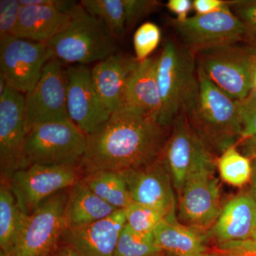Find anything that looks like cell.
<instances>
[{"label":"cell","instance_id":"cell-1","mask_svg":"<svg viewBox=\"0 0 256 256\" xmlns=\"http://www.w3.org/2000/svg\"><path fill=\"white\" fill-rule=\"evenodd\" d=\"M168 128L142 111L122 108L87 136L79 168L84 174L98 171L122 172L156 162L168 141Z\"/></svg>","mask_w":256,"mask_h":256},{"label":"cell","instance_id":"cell-2","mask_svg":"<svg viewBox=\"0 0 256 256\" xmlns=\"http://www.w3.org/2000/svg\"><path fill=\"white\" fill-rule=\"evenodd\" d=\"M198 85L184 108L188 124L212 152L220 154L242 140L238 100L229 97L197 65Z\"/></svg>","mask_w":256,"mask_h":256},{"label":"cell","instance_id":"cell-3","mask_svg":"<svg viewBox=\"0 0 256 256\" xmlns=\"http://www.w3.org/2000/svg\"><path fill=\"white\" fill-rule=\"evenodd\" d=\"M70 22L48 44L52 57L75 65L99 62L117 53L116 40L100 18L77 3L67 13Z\"/></svg>","mask_w":256,"mask_h":256},{"label":"cell","instance_id":"cell-4","mask_svg":"<svg viewBox=\"0 0 256 256\" xmlns=\"http://www.w3.org/2000/svg\"><path fill=\"white\" fill-rule=\"evenodd\" d=\"M156 80L162 104L158 121L163 127L168 128L184 110L196 92V54L182 44L165 42L158 56Z\"/></svg>","mask_w":256,"mask_h":256},{"label":"cell","instance_id":"cell-5","mask_svg":"<svg viewBox=\"0 0 256 256\" xmlns=\"http://www.w3.org/2000/svg\"><path fill=\"white\" fill-rule=\"evenodd\" d=\"M87 136L69 118L34 124L25 146L28 166L79 165L85 154Z\"/></svg>","mask_w":256,"mask_h":256},{"label":"cell","instance_id":"cell-6","mask_svg":"<svg viewBox=\"0 0 256 256\" xmlns=\"http://www.w3.org/2000/svg\"><path fill=\"white\" fill-rule=\"evenodd\" d=\"M161 160L180 196L185 183L202 172L214 170V156L193 130L184 110L172 124Z\"/></svg>","mask_w":256,"mask_h":256},{"label":"cell","instance_id":"cell-7","mask_svg":"<svg viewBox=\"0 0 256 256\" xmlns=\"http://www.w3.org/2000/svg\"><path fill=\"white\" fill-rule=\"evenodd\" d=\"M68 191L58 192L31 214H24L14 248L8 255L1 252L0 256H50L68 228L66 217Z\"/></svg>","mask_w":256,"mask_h":256},{"label":"cell","instance_id":"cell-8","mask_svg":"<svg viewBox=\"0 0 256 256\" xmlns=\"http://www.w3.org/2000/svg\"><path fill=\"white\" fill-rule=\"evenodd\" d=\"M82 173L79 165L32 164L14 173L8 184L20 210L30 215L50 197L78 182Z\"/></svg>","mask_w":256,"mask_h":256},{"label":"cell","instance_id":"cell-9","mask_svg":"<svg viewBox=\"0 0 256 256\" xmlns=\"http://www.w3.org/2000/svg\"><path fill=\"white\" fill-rule=\"evenodd\" d=\"M256 52L236 44L215 47L197 53V65L220 90L240 100L252 90L250 65Z\"/></svg>","mask_w":256,"mask_h":256},{"label":"cell","instance_id":"cell-10","mask_svg":"<svg viewBox=\"0 0 256 256\" xmlns=\"http://www.w3.org/2000/svg\"><path fill=\"white\" fill-rule=\"evenodd\" d=\"M28 132L24 94L8 85L0 96V173L9 182L18 170L28 168L25 146Z\"/></svg>","mask_w":256,"mask_h":256},{"label":"cell","instance_id":"cell-11","mask_svg":"<svg viewBox=\"0 0 256 256\" xmlns=\"http://www.w3.org/2000/svg\"><path fill=\"white\" fill-rule=\"evenodd\" d=\"M172 25L182 45L196 54L215 47L236 44L244 41L242 22L227 4L220 11L188 18L184 22L173 20Z\"/></svg>","mask_w":256,"mask_h":256},{"label":"cell","instance_id":"cell-12","mask_svg":"<svg viewBox=\"0 0 256 256\" xmlns=\"http://www.w3.org/2000/svg\"><path fill=\"white\" fill-rule=\"evenodd\" d=\"M53 58L47 44L10 36L0 40V76L23 94L30 92Z\"/></svg>","mask_w":256,"mask_h":256},{"label":"cell","instance_id":"cell-13","mask_svg":"<svg viewBox=\"0 0 256 256\" xmlns=\"http://www.w3.org/2000/svg\"><path fill=\"white\" fill-rule=\"evenodd\" d=\"M63 64L55 58L48 60L36 86L24 94L28 130L34 124L68 118Z\"/></svg>","mask_w":256,"mask_h":256},{"label":"cell","instance_id":"cell-14","mask_svg":"<svg viewBox=\"0 0 256 256\" xmlns=\"http://www.w3.org/2000/svg\"><path fill=\"white\" fill-rule=\"evenodd\" d=\"M66 105L69 118L86 136L95 132L111 114L96 90L92 70L86 65L65 69Z\"/></svg>","mask_w":256,"mask_h":256},{"label":"cell","instance_id":"cell-15","mask_svg":"<svg viewBox=\"0 0 256 256\" xmlns=\"http://www.w3.org/2000/svg\"><path fill=\"white\" fill-rule=\"evenodd\" d=\"M214 172H202L192 176L180 195V220L202 232L212 228L223 208L220 184Z\"/></svg>","mask_w":256,"mask_h":256},{"label":"cell","instance_id":"cell-16","mask_svg":"<svg viewBox=\"0 0 256 256\" xmlns=\"http://www.w3.org/2000/svg\"><path fill=\"white\" fill-rule=\"evenodd\" d=\"M121 173L132 202L160 210L170 223L178 222L174 186L161 158L148 166Z\"/></svg>","mask_w":256,"mask_h":256},{"label":"cell","instance_id":"cell-17","mask_svg":"<svg viewBox=\"0 0 256 256\" xmlns=\"http://www.w3.org/2000/svg\"><path fill=\"white\" fill-rule=\"evenodd\" d=\"M126 224V210H118L94 223L66 229L60 242L72 247L78 256H114Z\"/></svg>","mask_w":256,"mask_h":256},{"label":"cell","instance_id":"cell-18","mask_svg":"<svg viewBox=\"0 0 256 256\" xmlns=\"http://www.w3.org/2000/svg\"><path fill=\"white\" fill-rule=\"evenodd\" d=\"M256 223V202L240 194L224 205L218 220L206 233L216 245L252 239Z\"/></svg>","mask_w":256,"mask_h":256},{"label":"cell","instance_id":"cell-19","mask_svg":"<svg viewBox=\"0 0 256 256\" xmlns=\"http://www.w3.org/2000/svg\"><path fill=\"white\" fill-rule=\"evenodd\" d=\"M138 63L136 58L116 53L92 68L96 90L110 114L120 108L128 80Z\"/></svg>","mask_w":256,"mask_h":256},{"label":"cell","instance_id":"cell-20","mask_svg":"<svg viewBox=\"0 0 256 256\" xmlns=\"http://www.w3.org/2000/svg\"><path fill=\"white\" fill-rule=\"evenodd\" d=\"M158 63V56L138 62L128 80L120 108L142 111L158 120L162 104L156 80Z\"/></svg>","mask_w":256,"mask_h":256},{"label":"cell","instance_id":"cell-21","mask_svg":"<svg viewBox=\"0 0 256 256\" xmlns=\"http://www.w3.org/2000/svg\"><path fill=\"white\" fill-rule=\"evenodd\" d=\"M70 16L50 5H22L12 36L38 42H48L66 28Z\"/></svg>","mask_w":256,"mask_h":256},{"label":"cell","instance_id":"cell-22","mask_svg":"<svg viewBox=\"0 0 256 256\" xmlns=\"http://www.w3.org/2000/svg\"><path fill=\"white\" fill-rule=\"evenodd\" d=\"M153 236L160 250L173 256H197L207 252L206 234L178 222L163 220Z\"/></svg>","mask_w":256,"mask_h":256},{"label":"cell","instance_id":"cell-23","mask_svg":"<svg viewBox=\"0 0 256 256\" xmlns=\"http://www.w3.org/2000/svg\"><path fill=\"white\" fill-rule=\"evenodd\" d=\"M117 210L97 196L82 178L68 188L66 206L68 228L94 223L107 218Z\"/></svg>","mask_w":256,"mask_h":256},{"label":"cell","instance_id":"cell-24","mask_svg":"<svg viewBox=\"0 0 256 256\" xmlns=\"http://www.w3.org/2000/svg\"><path fill=\"white\" fill-rule=\"evenodd\" d=\"M82 180L97 196L116 210H126L132 202L121 172L98 171L84 175Z\"/></svg>","mask_w":256,"mask_h":256},{"label":"cell","instance_id":"cell-25","mask_svg":"<svg viewBox=\"0 0 256 256\" xmlns=\"http://www.w3.org/2000/svg\"><path fill=\"white\" fill-rule=\"evenodd\" d=\"M24 214L20 210L9 184H0V248L8 255L12 250L21 230Z\"/></svg>","mask_w":256,"mask_h":256},{"label":"cell","instance_id":"cell-26","mask_svg":"<svg viewBox=\"0 0 256 256\" xmlns=\"http://www.w3.org/2000/svg\"><path fill=\"white\" fill-rule=\"evenodd\" d=\"M236 146H229L216 160L220 178L232 186H244L252 176V160L242 154Z\"/></svg>","mask_w":256,"mask_h":256},{"label":"cell","instance_id":"cell-27","mask_svg":"<svg viewBox=\"0 0 256 256\" xmlns=\"http://www.w3.org/2000/svg\"><path fill=\"white\" fill-rule=\"evenodd\" d=\"M80 4L105 23L116 40L124 36L127 28L124 0H82Z\"/></svg>","mask_w":256,"mask_h":256},{"label":"cell","instance_id":"cell-28","mask_svg":"<svg viewBox=\"0 0 256 256\" xmlns=\"http://www.w3.org/2000/svg\"><path fill=\"white\" fill-rule=\"evenodd\" d=\"M162 252L156 246L153 233L138 234L126 224L120 234L114 256H154Z\"/></svg>","mask_w":256,"mask_h":256},{"label":"cell","instance_id":"cell-29","mask_svg":"<svg viewBox=\"0 0 256 256\" xmlns=\"http://www.w3.org/2000/svg\"><path fill=\"white\" fill-rule=\"evenodd\" d=\"M124 210L126 225L138 234H152L156 227L166 220L160 210L134 202Z\"/></svg>","mask_w":256,"mask_h":256},{"label":"cell","instance_id":"cell-30","mask_svg":"<svg viewBox=\"0 0 256 256\" xmlns=\"http://www.w3.org/2000/svg\"><path fill=\"white\" fill-rule=\"evenodd\" d=\"M161 38V30L156 24L146 22L140 25L133 37L136 60L142 62L150 58L158 48Z\"/></svg>","mask_w":256,"mask_h":256},{"label":"cell","instance_id":"cell-31","mask_svg":"<svg viewBox=\"0 0 256 256\" xmlns=\"http://www.w3.org/2000/svg\"><path fill=\"white\" fill-rule=\"evenodd\" d=\"M228 4L244 26V41L256 50V0H232Z\"/></svg>","mask_w":256,"mask_h":256},{"label":"cell","instance_id":"cell-32","mask_svg":"<svg viewBox=\"0 0 256 256\" xmlns=\"http://www.w3.org/2000/svg\"><path fill=\"white\" fill-rule=\"evenodd\" d=\"M22 5L20 0L0 1V40L12 36L18 23Z\"/></svg>","mask_w":256,"mask_h":256},{"label":"cell","instance_id":"cell-33","mask_svg":"<svg viewBox=\"0 0 256 256\" xmlns=\"http://www.w3.org/2000/svg\"><path fill=\"white\" fill-rule=\"evenodd\" d=\"M242 121V140L256 136V97L250 92L242 100H238Z\"/></svg>","mask_w":256,"mask_h":256},{"label":"cell","instance_id":"cell-34","mask_svg":"<svg viewBox=\"0 0 256 256\" xmlns=\"http://www.w3.org/2000/svg\"><path fill=\"white\" fill-rule=\"evenodd\" d=\"M127 28L158 9L159 2L153 0H124Z\"/></svg>","mask_w":256,"mask_h":256},{"label":"cell","instance_id":"cell-35","mask_svg":"<svg viewBox=\"0 0 256 256\" xmlns=\"http://www.w3.org/2000/svg\"><path fill=\"white\" fill-rule=\"evenodd\" d=\"M212 252L216 256H256V240L248 239L220 244Z\"/></svg>","mask_w":256,"mask_h":256},{"label":"cell","instance_id":"cell-36","mask_svg":"<svg viewBox=\"0 0 256 256\" xmlns=\"http://www.w3.org/2000/svg\"><path fill=\"white\" fill-rule=\"evenodd\" d=\"M168 10L176 15V21L184 22L188 20V13L193 9V1L191 0H170L166 3Z\"/></svg>","mask_w":256,"mask_h":256},{"label":"cell","instance_id":"cell-37","mask_svg":"<svg viewBox=\"0 0 256 256\" xmlns=\"http://www.w3.org/2000/svg\"><path fill=\"white\" fill-rule=\"evenodd\" d=\"M226 4L227 1L222 0H194L193 1V9L196 14H208L220 11Z\"/></svg>","mask_w":256,"mask_h":256},{"label":"cell","instance_id":"cell-38","mask_svg":"<svg viewBox=\"0 0 256 256\" xmlns=\"http://www.w3.org/2000/svg\"><path fill=\"white\" fill-rule=\"evenodd\" d=\"M240 146L244 156L252 159L256 158V136L242 140Z\"/></svg>","mask_w":256,"mask_h":256},{"label":"cell","instance_id":"cell-39","mask_svg":"<svg viewBox=\"0 0 256 256\" xmlns=\"http://www.w3.org/2000/svg\"><path fill=\"white\" fill-rule=\"evenodd\" d=\"M50 256H78L72 247L60 242Z\"/></svg>","mask_w":256,"mask_h":256},{"label":"cell","instance_id":"cell-40","mask_svg":"<svg viewBox=\"0 0 256 256\" xmlns=\"http://www.w3.org/2000/svg\"><path fill=\"white\" fill-rule=\"evenodd\" d=\"M252 176L250 178V194L252 198L256 202V158H252Z\"/></svg>","mask_w":256,"mask_h":256},{"label":"cell","instance_id":"cell-41","mask_svg":"<svg viewBox=\"0 0 256 256\" xmlns=\"http://www.w3.org/2000/svg\"><path fill=\"white\" fill-rule=\"evenodd\" d=\"M250 80L252 92H256V52L252 56L250 65Z\"/></svg>","mask_w":256,"mask_h":256},{"label":"cell","instance_id":"cell-42","mask_svg":"<svg viewBox=\"0 0 256 256\" xmlns=\"http://www.w3.org/2000/svg\"><path fill=\"white\" fill-rule=\"evenodd\" d=\"M197 256H216L214 254H213L212 252H204V254H200V255Z\"/></svg>","mask_w":256,"mask_h":256},{"label":"cell","instance_id":"cell-43","mask_svg":"<svg viewBox=\"0 0 256 256\" xmlns=\"http://www.w3.org/2000/svg\"><path fill=\"white\" fill-rule=\"evenodd\" d=\"M154 256H173L172 255H170L169 254H166V252H161V254H158V255Z\"/></svg>","mask_w":256,"mask_h":256},{"label":"cell","instance_id":"cell-44","mask_svg":"<svg viewBox=\"0 0 256 256\" xmlns=\"http://www.w3.org/2000/svg\"><path fill=\"white\" fill-rule=\"evenodd\" d=\"M252 240H256V223L255 226V229H254V234L252 236Z\"/></svg>","mask_w":256,"mask_h":256},{"label":"cell","instance_id":"cell-45","mask_svg":"<svg viewBox=\"0 0 256 256\" xmlns=\"http://www.w3.org/2000/svg\"><path fill=\"white\" fill-rule=\"evenodd\" d=\"M252 92V94H254V95L256 97V92H252H252Z\"/></svg>","mask_w":256,"mask_h":256}]
</instances>
